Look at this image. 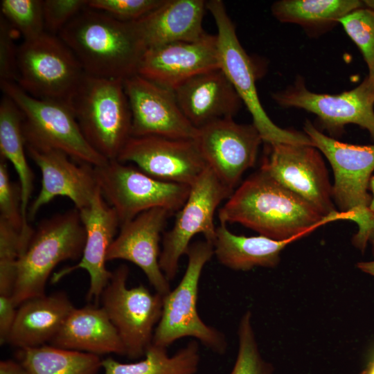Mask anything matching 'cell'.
Returning <instances> with one entry per match:
<instances>
[{"label":"cell","mask_w":374,"mask_h":374,"mask_svg":"<svg viewBox=\"0 0 374 374\" xmlns=\"http://www.w3.org/2000/svg\"><path fill=\"white\" fill-rule=\"evenodd\" d=\"M216 35L196 42H177L148 48L137 74L174 90L189 78L219 68Z\"/></svg>","instance_id":"19"},{"label":"cell","mask_w":374,"mask_h":374,"mask_svg":"<svg viewBox=\"0 0 374 374\" xmlns=\"http://www.w3.org/2000/svg\"><path fill=\"white\" fill-rule=\"evenodd\" d=\"M371 243L373 244V256H374V240H373ZM357 267L362 271L374 277V259L371 261L358 262L357 264Z\"/></svg>","instance_id":"42"},{"label":"cell","mask_w":374,"mask_h":374,"mask_svg":"<svg viewBox=\"0 0 374 374\" xmlns=\"http://www.w3.org/2000/svg\"><path fill=\"white\" fill-rule=\"evenodd\" d=\"M89 0H45L43 15L46 33L58 35L60 31L83 9Z\"/></svg>","instance_id":"37"},{"label":"cell","mask_w":374,"mask_h":374,"mask_svg":"<svg viewBox=\"0 0 374 374\" xmlns=\"http://www.w3.org/2000/svg\"><path fill=\"white\" fill-rule=\"evenodd\" d=\"M272 98L282 107L301 108L316 114L331 133L353 123L367 130L374 139V104L359 85L337 95H329L308 90L304 81L298 79L293 86L274 93Z\"/></svg>","instance_id":"20"},{"label":"cell","mask_w":374,"mask_h":374,"mask_svg":"<svg viewBox=\"0 0 374 374\" xmlns=\"http://www.w3.org/2000/svg\"><path fill=\"white\" fill-rule=\"evenodd\" d=\"M26 145L28 155L42 174L41 188L29 204L28 221H33L40 208L57 196L70 199L78 211L90 204L99 190L93 166L75 164L59 150Z\"/></svg>","instance_id":"17"},{"label":"cell","mask_w":374,"mask_h":374,"mask_svg":"<svg viewBox=\"0 0 374 374\" xmlns=\"http://www.w3.org/2000/svg\"><path fill=\"white\" fill-rule=\"evenodd\" d=\"M171 215L162 208H154L140 213L120 226L119 233L107 255V261L125 260L137 265L156 292L162 295L170 291V285L159 265V243Z\"/></svg>","instance_id":"18"},{"label":"cell","mask_w":374,"mask_h":374,"mask_svg":"<svg viewBox=\"0 0 374 374\" xmlns=\"http://www.w3.org/2000/svg\"><path fill=\"white\" fill-rule=\"evenodd\" d=\"M233 192L208 167L190 186L186 201L176 213L172 227L163 235L159 265L169 281L177 276L179 260L195 235L202 234L205 240L213 244L215 211Z\"/></svg>","instance_id":"12"},{"label":"cell","mask_w":374,"mask_h":374,"mask_svg":"<svg viewBox=\"0 0 374 374\" xmlns=\"http://www.w3.org/2000/svg\"><path fill=\"white\" fill-rule=\"evenodd\" d=\"M0 86L22 113L26 145L59 150L78 163L93 167L108 162L87 142L69 103L35 98L16 82H4Z\"/></svg>","instance_id":"7"},{"label":"cell","mask_w":374,"mask_h":374,"mask_svg":"<svg viewBox=\"0 0 374 374\" xmlns=\"http://www.w3.org/2000/svg\"><path fill=\"white\" fill-rule=\"evenodd\" d=\"M94 170L100 193L116 211L120 226L154 208L177 213L190 190V186L155 179L136 166L116 159L94 167Z\"/></svg>","instance_id":"9"},{"label":"cell","mask_w":374,"mask_h":374,"mask_svg":"<svg viewBox=\"0 0 374 374\" xmlns=\"http://www.w3.org/2000/svg\"><path fill=\"white\" fill-rule=\"evenodd\" d=\"M73 309L64 292L44 294L24 301L18 306L7 344L23 349L51 342Z\"/></svg>","instance_id":"25"},{"label":"cell","mask_w":374,"mask_h":374,"mask_svg":"<svg viewBox=\"0 0 374 374\" xmlns=\"http://www.w3.org/2000/svg\"><path fill=\"white\" fill-rule=\"evenodd\" d=\"M69 104L89 145L107 160L117 159L132 136L123 80L86 74Z\"/></svg>","instance_id":"5"},{"label":"cell","mask_w":374,"mask_h":374,"mask_svg":"<svg viewBox=\"0 0 374 374\" xmlns=\"http://www.w3.org/2000/svg\"><path fill=\"white\" fill-rule=\"evenodd\" d=\"M339 23L362 53L368 69L366 78L374 80V12L363 7L348 14Z\"/></svg>","instance_id":"34"},{"label":"cell","mask_w":374,"mask_h":374,"mask_svg":"<svg viewBox=\"0 0 374 374\" xmlns=\"http://www.w3.org/2000/svg\"><path fill=\"white\" fill-rule=\"evenodd\" d=\"M217 33V46L220 68L224 73L253 118V124L264 143L312 144L305 134L280 128L264 110L256 87L255 69L251 58L240 43L235 27L221 0L206 1Z\"/></svg>","instance_id":"10"},{"label":"cell","mask_w":374,"mask_h":374,"mask_svg":"<svg viewBox=\"0 0 374 374\" xmlns=\"http://www.w3.org/2000/svg\"><path fill=\"white\" fill-rule=\"evenodd\" d=\"M23 115L15 103L3 94L0 102V156L14 166L21 190V211L28 223L27 213L33 192L34 173L26 157L23 133Z\"/></svg>","instance_id":"27"},{"label":"cell","mask_w":374,"mask_h":374,"mask_svg":"<svg viewBox=\"0 0 374 374\" xmlns=\"http://www.w3.org/2000/svg\"><path fill=\"white\" fill-rule=\"evenodd\" d=\"M116 160L155 179L190 186L207 168L195 139L131 136Z\"/></svg>","instance_id":"15"},{"label":"cell","mask_w":374,"mask_h":374,"mask_svg":"<svg viewBox=\"0 0 374 374\" xmlns=\"http://www.w3.org/2000/svg\"><path fill=\"white\" fill-rule=\"evenodd\" d=\"M206 10L204 0H164L134 24L146 49L177 42H196L208 34L202 26Z\"/></svg>","instance_id":"23"},{"label":"cell","mask_w":374,"mask_h":374,"mask_svg":"<svg viewBox=\"0 0 374 374\" xmlns=\"http://www.w3.org/2000/svg\"><path fill=\"white\" fill-rule=\"evenodd\" d=\"M294 240H276L263 235H236L220 224L216 227L213 242L214 256L223 266L235 271H249L255 267L274 268L280 255Z\"/></svg>","instance_id":"26"},{"label":"cell","mask_w":374,"mask_h":374,"mask_svg":"<svg viewBox=\"0 0 374 374\" xmlns=\"http://www.w3.org/2000/svg\"><path fill=\"white\" fill-rule=\"evenodd\" d=\"M0 374H27L17 361L4 359L0 362Z\"/></svg>","instance_id":"40"},{"label":"cell","mask_w":374,"mask_h":374,"mask_svg":"<svg viewBox=\"0 0 374 374\" xmlns=\"http://www.w3.org/2000/svg\"><path fill=\"white\" fill-rule=\"evenodd\" d=\"M17 84L29 95L69 103L86 75L58 35L44 33L18 46Z\"/></svg>","instance_id":"8"},{"label":"cell","mask_w":374,"mask_h":374,"mask_svg":"<svg viewBox=\"0 0 374 374\" xmlns=\"http://www.w3.org/2000/svg\"><path fill=\"white\" fill-rule=\"evenodd\" d=\"M265 143L261 170L307 201L323 216L338 212L328 172L317 148L305 143Z\"/></svg>","instance_id":"13"},{"label":"cell","mask_w":374,"mask_h":374,"mask_svg":"<svg viewBox=\"0 0 374 374\" xmlns=\"http://www.w3.org/2000/svg\"><path fill=\"white\" fill-rule=\"evenodd\" d=\"M367 98L374 104V80H369L367 78L359 85Z\"/></svg>","instance_id":"41"},{"label":"cell","mask_w":374,"mask_h":374,"mask_svg":"<svg viewBox=\"0 0 374 374\" xmlns=\"http://www.w3.org/2000/svg\"><path fill=\"white\" fill-rule=\"evenodd\" d=\"M173 91L183 114L197 129L233 118L242 103L220 67L189 78Z\"/></svg>","instance_id":"22"},{"label":"cell","mask_w":374,"mask_h":374,"mask_svg":"<svg viewBox=\"0 0 374 374\" xmlns=\"http://www.w3.org/2000/svg\"><path fill=\"white\" fill-rule=\"evenodd\" d=\"M305 134L327 158L334 173L332 199L344 220L356 223L353 244L362 252L374 240V223L369 214L370 180L374 171V145H360L340 142L326 136L312 123H304Z\"/></svg>","instance_id":"3"},{"label":"cell","mask_w":374,"mask_h":374,"mask_svg":"<svg viewBox=\"0 0 374 374\" xmlns=\"http://www.w3.org/2000/svg\"><path fill=\"white\" fill-rule=\"evenodd\" d=\"M363 3L366 8L374 12V0H365L363 1Z\"/></svg>","instance_id":"45"},{"label":"cell","mask_w":374,"mask_h":374,"mask_svg":"<svg viewBox=\"0 0 374 374\" xmlns=\"http://www.w3.org/2000/svg\"><path fill=\"white\" fill-rule=\"evenodd\" d=\"M86 231L76 208L42 220L21 253L12 299L17 307L43 296L48 278L61 262L82 257Z\"/></svg>","instance_id":"4"},{"label":"cell","mask_w":374,"mask_h":374,"mask_svg":"<svg viewBox=\"0 0 374 374\" xmlns=\"http://www.w3.org/2000/svg\"><path fill=\"white\" fill-rule=\"evenodd\" d=\"M73 51L86 74L126 78L137 74L146 51L134 22H123L89 7L58 34Z\"/></svg>","instance_id":"2"},{"label":"cell","mask_w":374,"mask_h":374,"mask_svg":"<svg viewBox=\"0 0 374 374\" xmlns=\"http://www.w3.org/2000/svg\"><path fill=\"white\" fill-rule=\"evenodd\" d=\"M220 224H240L276 240L298 239L317 227L343 220L338 211L323 216L312 205L259 169L218 210Z\"/></svg>","instance_id":"1"},{"label":"cell","mask_w":374,"mask_h":374,"mask_svg":"<svg viewBox=\"0 0 374 374\" xmlns=\"http://www.w3.org/2000/svg\"><path fill=\"white\" fill-rule=\"evenodd\" d=\"M79 212L86 231L82 257L75 265L65 267L55 273L52 281L56 283L71 272L83 269L89 276L87 299L98 302L112 276V271L106 267L107 255L116 236L120 222L116 211L105 200L100 188L90 204Z\"/></svg>","instance_id":"21"},{"label":"cell","mask_w":374,"mask_h":374,"mask_svg":"<svg viewBox=\"0 0 374 374\" xmlns=\"http://www.w3.org/2000/svg\"><path fill=\"white\" fill-rule=\"evenodd\" d=\"M18 363L27 374H97L100 356L54 346L19 349Z\"/></svg>","instance_id":"29"},{"label":"cell","mask_w":374,"mask_h":374,"mask_svg":"<svg viewBox=\"0 0 374 374\" xmlns=\"http://www.w3.org/2000/svg\"><path fill=\"white\" fill-rule=\"evenodd\" d=\"M141 360L122 363L107 357L102 361L104 374H196L200 363L199 342L192 340L172 355L167 348L152 344Z\"/></svg>","instance_id":"28"},{"label":"cell","mask_w":374,"mask_h":374,"mask_svg":"<svg viewBox=\"0 0 374 374\" xmlns=\"http://www.w3.org/2000/svg\"><path fill=\"white\" fill-rule=\"evenodd\" d=\"M33 231L24 234L0 220V295L12 296L19 260Z\"/></svg>","instance_id":"31"},{"label":"cell","mask_w":374,"mask_h":374,"mask_svg":"<svg viewBox=\"0 0 374 374\" xmlns=\"http://www.w3.org/2000/svg\"><path fill=\"white\" fill-rule=\"evenodd\" d=\"M186 255L188 264L181 280L163 295L162 314L152 344L167 348L178 339L190 337L213 352L224 354L227 348L224 335L204 323L197 308L199 280L204 266L214 256L213 244L205 240L195 242Z\"/></svg>","instance_id":"6"},{"label":"cell","mask_w":374,"mask_h":374,"mask_svg":"<svg viewBox=\"0 0 374 374\" xmlns=\"http://www.w3.org/2000/svg\"><path fill=\"white\" fill-rule=\"evenodd\" d=\"M2 15L22 36L30 40L43 35L45 31L43 1L2 0Z\"/></svg>","instance_id":"33"},{"label":"cell","mask_w":374,"mask_h":374,"mask_svg":"<svg viewBox=\"0 0 374 374\" xmlns=\"http://www.w3.org/2000/svg\"><path fill=\"white\" fill-rule=\"evenodd\" d=\"M132 114V136L195 139V128L183 114L172 89L139 74L123 80Z\"/></svg>","instance_id":"16"},{"label":"cell","mask_w":374,"mask_h":374,"mask_svg":"<svg viewBox=\"0 0 374 374\" xmlns=\"http://www.w3.org/2000/svg\"><path fill=\"white\" fill-rule=\"evenodd\" d=\"M238 348L233 366L229 374H274L271 363L262 356L252 323L251 311L242 316L238 328Z\"/></svg>","instance_id":"32"},{"label":"cell","mask_w":374,"mask_h":374,"mask_svg":"<svg viewBox=\"0 0 374 374\" xmlns=\"http://www.w3.org/2000/svg\"><path fill=\"white\" fill-rule=\"evenodd\" d=\"M195 139L207 167L233 191L243 174L254 166L263 142L253 123L240 124L233 118L217 120L197 129Z\"/></svg>","instance_id":"14"},{"label":"cell","mask_w":374,"mask_h":374,"mask_svg":"<svg viewBox=\"0 0 374 374\" xmlns=\"http://www.w3.org/2000/svg\"><path fill=\"white\" fill-rule=\"evenodd\" d=\"M360 374H374V357L368 362L365 368L360 373Z\"/></svg>","instance_id":"44"},{"label":"cell","mask_w":374,"mask_h":374,"mask_svg":"<svg viewBox=\"0 0 374 374\" xmlns=\"http://www.w3.org/2000/svg\"><path fill=\"white\" fill-rule=\"evenodd\" d=\"M18 31L2 16L0 17V83L17 82Z\"/></svg>","instance_id":"38"},{"label":"cell","mask_w":374,"mask_h":374,"mask_svg":"<svg viewBox=\"0 0 374 374\" xmlns=\"http://www.w3.org/2000/svg\"><path fill=\"white\" fill-rule=\"evenodd\" d=\"M129 272L125 265L116 268L100 299L122 340L125 356L137 359L144 357L152 344L155 326L162 314L163 295L152 293L142 284L128 288Z\"/></svg>","instance_id":"11"},{"label":"cell","mask_w":374,"mask_h":374,"mask_svg":"<svg viewBox=\"0 0 374 374\" xmlns=\"http://www.w3.org/2000/svg\"><path fill=\"white\" fill-rule=\"evenodd\" d=\"M21 204L19 183L11 180L8 161L0 157V220L25 233L33 228L24 221Z\"/></svg>","instance_id":"35"},{"label":"cell","mask_w":374,"mask_h":374,"mask_svg":"<svg viewBox=\"0 0 374 374\" xmlns=\"http://www.w3.org/2000/svg\"><path fill=\"white\" fill-rule=\"evenodd\" d=\"M369 190L372 192L371 200L368 211L371 220L374 223V176H372L369 184Z\"/></svg>","instance_id":"43"},{"label":"cell","mask_w":374,"mask_h":374,"mask_svg":"<svg viewBox=\"0 0 374 374\" xmlns=\"http://www.w3.org/2000/svg\"><path fill=\"white\" fill-rule=\"evenodd\" d=\"M12 296L0 295V343L7 344L8 337L14 325L17 309Z\"/></svg>","instance_id":"39"},{"label":"cell","mask_w":374,"mask_h":374,"mask_svg":"<svg viewBox=\"0 0 374 374\" xmlns=\"http://www.w3.org/2000/svg\"><path fill=\"white\" fill-rule=\"evenodd\" d=\"M363 7L358 0H282L274 3L271 12L282 22L314 27L339 22Z\"/></svg>","instance_id":"30"},{"label":"cell","mask_w":374,"mask_h":374,"mask_svg":"<svg viewBox=\"0 0 374 374\" xmlns=\"http://www.w3.org/2000/svg\"><path fill=\"white\" fill-rule=\"evenodd\" d=\"M164 0H89L88 7L123 21L134 22L163 3Z\"/></svg>","instance_id":"36"},{"label":"cell","mask_w":374,"mask_h":374,"mask_svg":"<svg viewBox=\"0 0 374 374\" xmlns=\"http://www.w3.org/2000/svg\"><path fill=\"white\" fill-rule=\"evenodd\" d=\"M51 345L96 355L125 356V349L105 310L92 305L71 312Z\"/></svg>","instance_id":"24"}]
</instances>
